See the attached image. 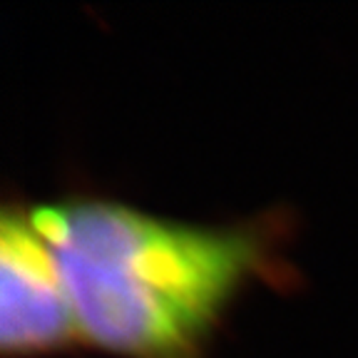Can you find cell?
<instances>
[{"instance_id":"1","label":"cell","mask_w":358,"mask_h":358,"mask_svg":"<svg viewBox=\"0 0 358 358\" xmlns=\"http://www.w3.org/2000/svg\"><path fill=\"white\" fill-rule=\"evenodd\" d=\"M60 266L80 341L117 358H204L249 284L276 276L266 222L204 227L105 196L30 207Z\"/></svg>"},{"instance_id":"2","label":"cell","mask_w":358,"mask_h":358,"mask_svg":"<svg viewBox=\"0 0 358 358\" xmlns=\"http://www.w3.org/2000/svg\"><path fill=\"white\" fill-rule=\"evenodd\" d=\"M80 341L60 266L30 209L8 207L0 222V351L40 358Z\"/></svg>"}]
</instances>
